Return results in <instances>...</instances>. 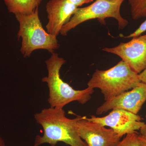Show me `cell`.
Returning a JSON list of instances; mask_svg holds the SVG:
<instances>
[{
    "instance_id": "obj_1",
    "label": "cell",
    "mask_w": 146,
    "mask_h": 146,
    "mask_svg": "<svg viewBox=\"0 0 146 146\" xmlns=\"http://www.w3.org/2000/svg\"><path fill=\"white\" fill-rule=\"evenodd\" d=\"M34 118L44 131L42 136L35 137L34 145L55 146L63 142L70 146H88L79 135L77 123L80 116L69 119L63 108L50 107L35 114Z\"/></svg>"
},
{
    "instance_id": "obj_2",
    "label": "cell",
    "mask_w": 146,
    "mask_h": 146,
    "mask_svg": "<svg viewBox=\"0 0 146 146\" xmlns=\"http://www.w3.org/2000/svg\"><path fill=\"white\" fill-rule=\"evenodd\" d=\"M66 60L54 52L45 61L48 76L42 78L47 84L49 90L48 101L50 107L63 108L72 102L76 101L84 104L91 100L94 89L88 87L81 90H75L60 77V70Z\"/></svg>"
},
{
    "instance_id": "obj_3",
    "label": "cell",
    "mask_w": 146,
    "mask_h": 146,
    "mask_svg": "<svg viewBox=\"0 0 146 146\" xmlns=\"http://www.w3.org/2000/svg\"><path fill=\"white\" fill-rule=\"evenodd\" d=\"M141 83L139 74L122 60L106 70H96L87 86L94 89H100L106 101L139 86Z\"/></svg>"
},
{
    "instance_id": "obj_4",
    "label": "cell",
    "mask_w": 146,
    "mask_h": 146,
    "mask_svg": "<svg viewBox=\"0 0 146 146\" xmlns=\"http://www.w3.org/2000/svg\"><path fill=\"white\" fill-rule=\"evenodd\" d=\"M19 24L18 33L22 39L21 51L24 57H29L35 50H46L51 53L59 48L56 36L45 31L39 18V9L27 15H15Z\"/></svg>"
},
{
    "instance_id": "obj_5",
    "label": "cell",
    "mask_w": 146,
    "mask_h": 146,
    "mask_svg": "<svg viewBox=\"0 0 146 146\" xmlns=\"http://www.w3.org/2000/svg\"><path fill=\"white\" fill-rule=\"evenodd\" d=\"M124 0H96L91 5L82 8H77L70 21L63 26L60 33L66 36L70 31L80 24L93 19H98L104 23L106 18H115L119 29H123L127 25L128 22L123 18L120 12L121 5Z\"/></svg>"
},
{
    "instance_id": "obj_6",
    "label": "cell",
    "mask_w": 146,
    "mask_h": 146,
    "mask_svg": "<svg viewBox=\"0 0 146 146\" xmlns=\"http://www.w3.org/2000/svg\"><path fill=\"white\" fill-rule=\"evenodd\" d=\"M102 50L119 56L137 74L146 68V34L133 37L127 43H121L113 48H105Z\"/></svg>"
},
{
    "instance_id": "obj_7",
    "label": "cell",
    "mask_w": 146,
    "mask_h": 146,
    "mask_svg": "<svg viewBox=\"0 0 146 146\" xmlns=\"http://www.w3.org/2000/svg\"><path fill=\"white\" fill-rule=\"evenodd\" d=\"M104 117H97L91 115L86 118L90 121L98 123L113 129L121 137L129 133L140 130L145 124L141 121V117L138 115L121 109H113Z\"/></svg>"
},
{
    "instance_id": "obj_8",
    "label": "cell",
    "mask_w": 146,
    "mask_h": 146,
    "mask_svg": "<svg viewBox=\"0 0 146 146\" xmlns=\"http://www.w3.org/2000/svg\"><path fill=\"white\" fill-rule=\"evenodd\" d=\"M80 116L77 125L79 135L88 146H117L122 137L112 129L90 121Z\"/></svg>"
},
{
    "instance_id": "obj_9",
    "label": "cell",
    "mask_w": 146,
    "mask_h": 146,
    "mask_svg": "<svg viewBox=\"0 0 146 146\" xmlns=\"http://www.w3.org/2000/svg\"><path fill=\"white\" fill-rule=\"evenodd\" d=\"M146 101V84L142 82L130 91L123 92L105 101L96 113L101 115L109 110L121 109L138 115Z\"/></svg>"
},
{
    "instance_id": "obj_10",
    "label": "cell",
    "mask_w": 146,
    "mask_h": 146,
    "mask_svg": "<svg viewBox=\"0 0 146 146\" xmlns=\"http://www.w3.org/2000/svg\"><path fill=\"white\" fill-rule=\"evenodd\" d=\"M78 7L68 0H50L46 5L48 22L47 32L57 36L63 26L67 23Z\"/></svg>"
},
{
    "instance_id": "obj_11",
    "label": "cell",
    "mask_w": 146,
    "mask_h": 146,
    "mask_svg": "<svg viewBox=\"0 0 146 146\" xmlns=\"http://www.w3.org/2000/svg\"><path fill=\"white\" fill-rule=\"evenodd\" d=\"M10 13L15 14H30L39 7L42 0H4Z\"/></svg>"
},
{
    "instance_id": "obj_12",
    "label": "cell",
    "mask_w": 146,
    "mask_h": 146,
    "mask_svg": "<svg viewBox=\"0 0 146 146\" xmlns=\"http://www.w3.org/2000/svg\"><path fill=\"white\" fill-rule=\"evenodd\" d=\"M128 3L133 20L146 17V0H128Z\"/></svg>"
},
{
    "instance_id": "obj_13",
    "label": "cell",
    "mask_w": 146,
    "mask_h": 146,
    "mask_svg": "<svg viewBox=\"0 0 146 146\" xmlns=\"http://www.w3.org/2000/svg\"><path fill=\"white\" fill-rule=\"evenodd\" d=\"M138 136L136 132L127 134L117 146H139Z\"/></svg>"
},
{
    "instance_id": "obj_14",
    "label": "cell",
    "mask_w": 146,
    "mask_h": 146,
    "mask_svg": "<svg viewBox=\"0 0 146 146\" xmlns=\"http://www.w3.org/2000/svg\"><path fill=\"white\" fill-rule=\"evenodd\" d=\"M146 31V20L144 21L140 27L138 28L136 31H135L132 33H131L129 35L126 36L125 38H131L136 37L141 35L143 33Z\"/></svg>"
},
{
    "instance_id": "obj_15",
    "label": "cell",
    "mask_w": 146,
    "mask_h": 146,
    "mask_svg": "<svg viewBox=\"0 0 146 146\" xmlns=\"http://www.w3.org/2000/svg\"><path fill=\"white\" fill-rule=\"evenodd\" d=\"M69 1L77 7L81 6L85 4L93 2L94 0H68Z\"/></svg>"
},
{
    "instance_id": "obj_16",
    "label": "cell",
    "mask_w": 146,
    "mask_h": 146,
    "mask_svg": "<svg viewBox=\"0 0 146 146\" xmlns=\"http://www.w3.org/2000/svg\"><path fill=\"white\" fill-rule=\"evenodd\" d=\"M139 76L141 82L146 84V68L139 74Z\"/></svg>"
},
{
    "instance_id": "obj_17",
    "label": "cell",
    "mask_w": 146,
    "mask_h": 146,
    "mask_svg": "<svg viewBox=\"0 0 146 146\" xmlns=\"http://www.w3.org/2000/svg\"><path fill=\"white\" fill-rule=\"evenodd\" d=\"M139 141V146H146V139L141 135L138 136Z\"/></svg>"
},
{
    "instance_id": "obj_18",
    "label": "cell",
    "mask_w": 146,
    "mask_h": 146,
    "mask_svg": "<svg viewBox=\"0 0 146 146\" xmlns=\"http://www.w3.org/2000/svg\"><path fill=\"white\" fill-rule=\"evenodd\" d=\"M140 130L141 135L146 139V123H145V124L141 128Z\"/></svg>"
},
{
    "instance_id": "obj_19",
    "label": "cell",
    "mask_w": 146,
    "mask_h": 146,
    "mask_svg": "<svg viewBox=\"0 0 146 146\" xmlns=\"http://www.w3.org/2000/svg\"><path fill=\"white\" fill-rule=\"evenodd\" d=\"M0 146H6L5 142L1 136H0Z\"/></svg>"
},
{
    "instance_id": "obj_20",
    "label": "cell",
    "mask_w": 146,
    "mask_h": 146,
    "mask_svg": "<svg viewBox=\"0 0 146 146\" xmlns=\"http://www.w3.org/2000/svg\"><path fill=\"white\" fill-rule=\"evenodd\" d=\"M33 146H38L35 145H33Z\"/></svg>"
}]
</instances>
